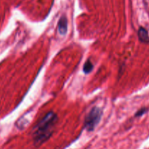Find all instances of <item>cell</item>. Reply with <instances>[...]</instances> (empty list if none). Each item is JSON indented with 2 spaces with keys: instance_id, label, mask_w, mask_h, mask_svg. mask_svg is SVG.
<instances>
[{
  "instance_id": "6da1fadb",
  "label": "cell",
  "mask_w": 149,
  "mask_h": 149,
  "mask_svg": "<svg viewBox=\"0 0 149 149\" xmlns=\"http://www.w3.org/2000/svg\"><path fill=\"white\" fill-rule=\"evenodd\" d=\"M57 119L56 114L51 111L38 122L33 132V139L36 145H41L51 136Z\"/></svg>"
},
{
  "instance_id": "7a4b0ae2",
  "label": "cell",
  "mask_w": 149,
  "mask_h": 149,
  "mask_svg": "<svg viewBox=\"0 0 149 149\" xmlns=\"http://www.w3.org/2000/svg\"><path fill=\"white\" fill-rule=\"evenodd\" d=\"M102 114V111L97 107L93 108L91 111L88 113L87 116L86 117V121H85V127L89 132L93 131L94 130V128L100 121Z\"/></svg>"
},
{
  "instance_id": "3957f363",
  "label": "cell",
  "mask_w": 149,
  "mask_h": 149,
  "mask_svg": "<svg viewBox=\"0 0 149 149\" xmlns=\"http://www.w3.org/2000/svg\"><path fill=\"white\" fill-rule=\"evenodd\" d=\"M67 17L62 16L58 20V31L61 35H64L67 31Z\"/></svg>"
},
{
  "instance_id": "277c9868",
  "label": "cell",
  "mask_w": 149,
  "mask_h": 149,
  "mask_svg": "<svg viewBox=\"0 0 149 149\" xmlns=\"http://www.w3.org/2000/svg\"><path fill=\"white\" fill-rule=\"evenodd\" d=\"M138 38L140 42L143 43L149 42V36L147 30L145 28L140 27L138 30Z\"/></svg>"
},
{
  "instance_id": "5b68a950",
  "label": "cell",
  "mask_w": 149,
  "mask_h": 149,
  "mask_svg": "<svg viewBox=\"0 0 149 149\" xmlns=\"http://www.w3.org/2000/svg\"><path fill=\"white\" fill-rule=\"evenodd\" d=\"M92 69H93V64L91 62L90 60H88L83 65V71L85 74H89L92 71Z\"/></svg>"
},
{
  "instance_id": "8992f818",
  "label": "cell",
  "mask_w": 149,
  "mask_h": 149,
  "mask_svg": "<svg viewBox=\"0 0 149 149\" xmlns=\"http://www.w3.org/2000/svg\"><path fill=\"white\" fill-rule=\"evenodd\" d=\"M146 111V109H142L141 110H140L139 111H137V113H136V116H142L143 114H144Z\"/></svg>"
}]
</instances>
